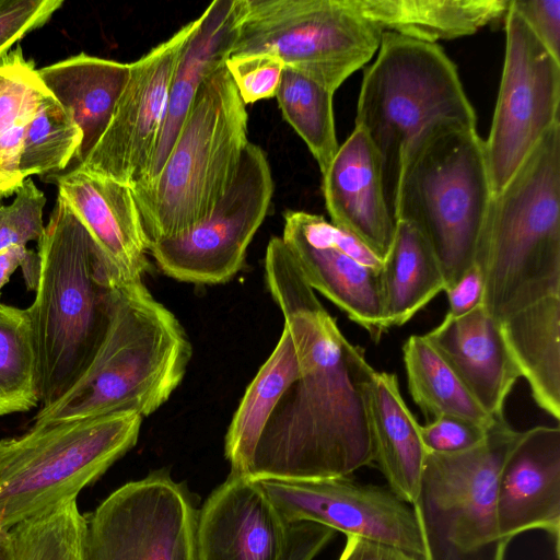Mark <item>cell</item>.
Instances as JSON below:
<instances>
[{"mask_svg": "<svg viewBox=\"0 0 560 560\" xmlns=\"http://www.w3.org/2000/svg\"><path fill=\"white\" fill-rule=\"evenodd\" d=\"M265 273L299 373L266 422L247 476L349 477L374 463L370 404L376 371L342 335L280 236L267 245Z\"/></svg>", "mask_w": 560, "mask_h": 560, "instance_id": "1", "label": "cell"}, {"mask_svg": "<svg viewBox=\"0 0 560 560\" xmlns=\"http://www.w3.org/2000/svg\"><path fill=\"white\" fill-rule=\"evenodd\" d=\"M37 245L39 278L25 313L45 408L62 397L93 360L108 329L117 283L93 237L59 195Z\"/></svg>", "mask_w": 560, "mask_h": 560, "instance_id": "2", "label": "cell"}, {"mask_svg": "<svg viewBox=\"0 0 560 560\" xmlns=\"http://www.w3.org/2000/svg\"><path fill=\"white\" fill-rule=\"evenodd\" d=\"M192 349L176 316L142 278L115 285L106 335L90 365L35 423L158 410L180 384Z\"/></svg>", "mask_w": 560, "mask_h": 560, "instance_id": "3", "label": "cell"}, {"mask_svg": "<svg viewBox=\"0 0 560 560\" xmlns=\"http://www.w3.org/2000/svg\"><path fill=\"white\" fill-rule=\"evenodd\" d=\"M475 264L485 280L482 306L499 322L560 295V124L492 196Z\"/></svg>", "mask_w": 560, "mask_h": 560, "instance_id": "4", "label": "cell"}, {"mask_svg": "<svg viewBox=\"0 0 560 560\" xmlns=\"http://www.w3.org/2000/svg\"><path fill=\"white\" fill-rule=\"evenodd\" d=\"M354 122L378 155L395 217L399 178L411 148L441 125L476 128L477 117L456 66L440 45L384 32L375 60L363 71Z\"/></svg>", "mask_w": 560, "mask_h": 560, "instance_id": "5", "label": "cell"}, {"mask_svg": "<svg viewBox=\"0 0 560 560\" xmlns=\"http://www.w3.org/2000/svg\"><path fill=\"white\" fill-rule=\"evenodd\" d=\"M247 122L224 63L199 86L160 174L131 188L150 245L185 233L211 213L237 173L249 142Z\"/></svg>", "mask_w": 560, "mask_h": 560, "instance_id": "6", "label": "cell"}, {"mask_svg": "<svg viewBox=\"0 0 560 560\" xmlns=\"http://www.w3.org/2000/svg\"><path fill=\"white\" fill-rule=\"evenodd\" d=\"M491 198L483 140L476 128L441 125L408 152L395 217L412 224L431 247L444 291L474 266Z\"/></svg>", "mask_w": 560, "mask_h": 560, "instance_id": "7", "label": "cell"}, {"mask_svg": "<svg viewBox=\"0 0 560 560\" xmlns=\"http://www.w3.org/2000/svg\"><path fill=\"white\" fill-rule=\"evenodd\" d=\"M142 417L135 411L34 423L0 440V530L77 499L130 448Z\"/></svg>", "mask_w": 560, "mask_h": 560, "instance_id": "8", "label": "cell"}, {"mask_svg": "<svg viewBox=\"0 0 560 560\" xmlns=\"http://www.w3.org/2000/svg\"><path fill=\"white\" fill-rule=\"evenodd\" d=\"M523 431L504 418L486 440L460 453L428 452L416 502L425 560H505L510 541L499 532L498 478Z\"/></svg>", "mask_w": 560, "mask_h": 560, "instance_id": "9", "label": "cell"}, {"mask_svg": "<svg viewBox=\"0 0 560 560\" xmlns=\"http://www.w3.org/2000/svg\"><path fill=\"white\" fill-rule=\"evenodd\" d=\"M383 33L351 0H245L229 58L271 54L335 93L374 57Z\"/></svg>", "mask_w": 560, "mask_h": 560, "instance_id": "10", "label": "cell"}, {"mask_svg": "<svg viewBox=\"0 0 560 560\" xmlns=\"http://www.w3.org/2000/svg\"><path fill=\"white\" fill-rule=\"evenodd\" d=\"M493 118L483 150L492 196L512 178L546 132L560 124V60L511 7Z\"/></svg>", "mask_w": 560, "mask_h": 560, "instance_id": "11", "label": "cell"}, {"mask_svg": "<svg viewBox=\"0 0 560 560\" xmlns=\"http://www.w3.org/2000/svg\"><path fill=\"white\" fill-rule=\"evenodd\" d=\"M197 516L186 486L153 471L85 517L84 560H197Z\"/></svg>", "mask_w": 560, "mask_h": 560, "instance_id": "12", "label": "cell"}, {"mask_svg": "<svg viewBox=\"0 0 560 560\" xmlns=\"http://www.w3.org/2000/svg\"><path fill=\"white\" fill-rule=\"evenodd\" d=\"M273 189L265 151L248 142L231 186L211 213L185 233L150 245L160 270L195 284L230 281L243 268L247 247L268 213Z\"/></svg>", "mask_w": 560, "mask_h": 560, "instance_id": "13", "label": "cell"}, {"mask_svg": "<svg viewBox=\"0 0 560 560\" xmlns=\"http://www.w3.org/2000/svg\"><path fill=\"white\" fill-rule=\"evenodd\" d=\"M197 19L130 62L129 79L97 143L77 167L133 187L148 174L179 57Z\"/></svg>", "mask_w": 560, "mask_h": 560, "instance_id": "14", "label": "cell"}, {"mask_svg": "<svg viewBox=\"0 0 560 560\" xmlns=\"http://www.w3.org/2000/svg\"><path fill=\"white\" fill-rule=\"evenodd\" d=\"M289 523L312 522L397 547L425 560L413 508L388 487L349 477L327 479L254 478Z\"/></svg>", "mask_w": 560, "mask_h": 560, "instance_id": "15", "label": "cell"}, {"mask_svg": "<svg viewBox=\"0 0 560 560\" xmlns=\"http://www.w3.org/2000/svg\"><path fill=\"white\" fill-rule=\"evenodd\" d=\"M283 218L281 238L311 288L377 341L387 330L381 288L383 260L322 215L289 210Z\"/></svg>", "mask_w": 560, "mask_h": 560, "instance_id": "16", "label": "cell"}, {"mask_svg": "<svg viewBox=\"0 0 560 560\" xmlns=\"http://www.w3.org/2000/svg\"><path fill=\"white\" fill-rule=\"evenodd\" d=\"M289 524L248 476L230 474L197 516V560H280Z\"/></svg>", "mask_w": 560, "mask_h": 560, "instance_id": "17", "label": "cell"}, {"mask_svg": "<svg viewBox=\"0 0 560 560\" xmlns=\"http://www.w3.org/2000/svg\"><path fill=\"white\" fill-rule=\"evenodd\" d=\"M500 535L511 541L524 532L544 530L560 557V429L523 431L501 468L497 486Z\"/></svg>", "mask_w": 560, "mask_h": 560, "instance_id": "18", "label": "cell"}, {"mask_svg": "<svg viewBox=\"0 0 560 560\" xmlns=\"http://www.w3.org/2000/svg\"><path fill=\"white\" fill-rule=\"evenodd\" d=\"M98 246L116 283L140 279L150 269L149 241L131 187L78 167L55 178Z\"/></svg>", "mask_w": 560, "mask_h": 560, "instance_id": "19", "label": "cell"}, {"mask_svg": "<svg viewBox=\"0 0 560 560\" xmlns=\"http://www.w3.org/2000/svg\"><path fill=\"white\" fill-rule=\"evenodd\" d=\"M322 175L330 222L383 260L393 243L397 221L386 201L378 155L360 128L354 127L339 145Z\"/></svg>", "mask_w": 560, "mask_h": 560, "instance_id": "20", "label": "cell"}, {"mask_svg": "<svg viewBox=\"0 0 560 560\" xmlns=\"http://www.w3.org/2000/svg\"><path fill=\"white\" fill-rule=\"evenodd\" d=\"M493 418H504L505 399L521 374L508 350L501 323L482 305L457 318L445 316L424 335Z\"/></svg>", "mask_w": 560, "mask_h": 560, "instance_id": "21", "label": "cell"}, {"mask_svg": "<svg viewBox=\"0 0 560 560\" xmlns=\"http://www.w3.org/2000/svg\"><path fill=\"white\" fill-rule=\"evenodd\" d=\"M245 0H214L197 18V26L177 62L171 83L167 109L155 152L144 179L151 183L161 172L203 80L229 58Z\"/></svg>", "mask_w": 560, "mask_h": 560, "instance_id": "22", "label": "cell"}, {"mask_svg": "<svg viewBox=\"0 0 560 560\" xmlns=\"http://www.w3.org/2000/svg\"><path fill=\"white\" fill-rule=\"evenodd\" d=\"M37 72L47 91L69 112L82 132L75 158L79 165L105 131L129 79L130 63L81 52Z\"/></svg>", "mask_w": 560, "mask_h": 560, "instance_id": "23", "label": "cell"}, {"mask_svg": "<svg viewBox=\"0 0 560 560\" xmlns=\"http://www.w3.org/2000/svg\"><path fill=\"white\" fill-rule=\"evenodd\" d=\"M374 463L387 487L404 502H416L428 451L420 424L399 390L396 374L376 372L371 390Z\"/></svg>", "mask_w": 560, "mask_h": 560, "instance_id": "24", "label": "cell"}, {"mask_svg": "<svg viewBox=\"0 0 560 560\" xmlns=\"http://www.w3.org/2000/svg\"><path fill=\"white\" fill-rule=\"evenodd\" d=\"M508 350L535 402L560 419V295L547 296L503 319Z\"/></svg>", "mask_w": 560, "mask_h": 560, "instance_id": "25", "label": "cell"}, {"mask_svg": "<svg viewBox=\"0 0 560 560\" xmlns=\"http://www.w3.org/2000/svg\"><path fill=\"white\" fill-rule=\"evenodd\" d=\"M383 32L435 43L472 35L504 16L509 0H351Z\"/></svg>", "mask_w": 560, "mask_h": 560, "instance_id": "26", "label": "cell"}, {"mask_svg": "<svg viewBox=\"0 0 560 560\" xmlns=\"http://www.w3.org/2000/svg\"><path fill=\"white\" fill-rule=\"evenodd\" d=\"M381 288L386 328L410 320L445 283L440 264L422 234L397 221L390 248L383 259Z\"/></svg>", "mask_w": 560, "mask_h": 560, "instance_id": "27", "label": "cell"}, {"mask_svg": "<svg viewBox=\"0 0 560 560\" xmlns=\"http://www.w3.org/2000/svg\"><path fill=\"white\" fill-rule=\"evenodd\" d=\"M298 373L296 350L283 325L276 348L248 385L228 429L224 452L231 465L230 474L248 475L265 424Z\"/></svg>", "mask_w": 560, "mask_h": 560, "instance_id": "28", "label": "cell"}, {"mask_svg": "<svg viewBox=\"0 0 560 560\" xmlns=\"http://www.w3.org/2000/svg\"><path fill=\"white\" fill-rule=\"evenodd\" d=\"M47 89L20 46L0 57V195L22 185L19 163L25 131Z\"/></svg>", "mask_w": 560, "mask_h": 560, "instance_id": "29", "label": "cell"}, {"mask_svg": "<svg viewBox=\"0 0 560 560\" xmlns=\"http://www.w3.org/2000/svg\"><path fill=\"white\" fill-rule=\"evenodd\" d=\"M402 353L409 394L427 418L451 415L487 428L498 420L479 405L424 335H411Z\"/></svg>", "mask_w": 560, "mask_h": 560, "instance_id": "30", "label": "cell"}, {"mask_svg": "<svg viewBox=\"0 0 560 560\" xmlns=\"http://www.w3.org/2000/svg\"><path fill=\"white\" fill-rule=\"evenodd\" d=\"M334 93L284 66L276 94L283 118L307 145L324 174L338 151Z\"/></svg>", "mask_w": 560, "mask_h": 560, "instance_id": "31", "label": "cell"}, {"mask_svg": "<svg viewBox=\"0 0 560 560\" xmlns=\"http://www.w3.org/2000/svg\"><path fill=\"white\" fill-rule=\"evenodd\" d=\"M8 534L11 560H84L85 516L77 499L20 522Z\"/></svg>", "mask_w": 560, "mask_h": 560, "instance_id": "32", "label": "cell"}, {"mask_svg": "<svg viewBox=\"0 0 560 560\" xmlns=\"http://www.w3.org/2000/svg\"><path fill=\"white\" fill-rule=\"evenodd\" d=\"M81 142L79 126L47 91L25 131L19 163L22 178L62 171L77 158Z\"/></svg>", "mask_w": 560, "mask_h": 560, "instance_id": "33", "label": "cell"}, {"mask_svg": "<svg viewBox=\"0 0 560 560\" xmlns=\"http://www.w3.org/2000/svg\"><path fill=\"white\" fill-rule=\"evenodd\" d=\"M39 402L30 324L25 310L0 307V417Z\"/></svg>", "mask_w": 560, "mask_h": 560, "instance_id": "34", "label": "cell"}, {"mask_svg": "<svg viewBox=\"0 0 560 560\" xmlns=\"http://www.w3.org/2000/svg\"><path fill=\"white\" fill-rule=\"evenodd\" d=\"M9 206H0V252L10 246L37 243L44 235L46 198L31 178L24 179Z\"/></svg>", "mask_w": 560, "mask_h": 560, "instance_id": "35", "label": "cell"}, {"mask_svg": "<svg viewBox=\"0 0 560 560\" xmlns=\"http://www.w3.org/2000/svg\"><path fill=\"white\" fill-rule=\"evenodd\" d=\"M225 67L245 105L276 97L284 63L271 54L226 59Z\"/></svg>", "mask_w": 560, "mask_h": 560, "instance_id": "36", "label": "cell"}, {"mask_svg": "<svg viewBox=\"0 0 560 560\" xmlns=\"http://www.w3.org/2000/svg\"><path fill=\"white\" fill-rule=\"evenodd\" d=\"M490 428L462 417L443 415L420 425L419 430L428 452L454 454L468 451L482 443Z\"/></svg>", "mask_w": 560, "mask_h": 560, "instance_id": "37", "label": "cell"}, {"mask_svg": "<svg viewBox=\"0 0 560 560\" xmlns=\"http://www.w3.org/2000/svg\"><path fill=\"white\" fill-rule=\"evenodd\" d=\"M62 4V0H0V57L49 21Z\"/></svg>", "mask_w": 560, "mask_h": 560, "instance_id": "38", "label": "cell"}, {"mask_svg": "<svg viewBox=\"0 0 560 560\" xmlns=\"http://www.w3.org/2000/svg\"><path fill=\"white\" fill-rule=\"evenodd\" d=\"M510 4L550 54L560 60V0H510Z\"/></svg>", "mask_w": 560, "mask_h": 560, "instance_id": "39", "label": "cell"}, {"mask_svg": "<svg viewBox=\"0 0 560 560\" xmlns=\"http://www.w3.org/2000/svg\"><path fill=\"white\" fill-rule=\"evenodd\" d=\"M336 536V530L312 522L292 524L280 560H313Z\"/></svg>", "mask_w": 560, "mask_h": 560, "instance_id": "40", "label": "cell"}, {"mask_svg": "<svg viewBox=\"0 0 560 560\" xmlns=\"http://www.w3.org/2000/svg\"><path fill=\"white\" fill-rule=\"evenodd\" d=\"M448 300L447 317H462L480 305L485 294V280L480 268L474 264L463 277L444 291Z\"/></svg>", "mask_w": 560, "mask_h": 560, "instance_id": "41", "label": "cell"}, {"mask_svg": "<svg viewBox=\"0 0 560 560\" xmlns=\"http://www.w3.org/2000/svg\"><path fill=\"white\" fill-rule=\"evenodd\" d=\"M19 267L22 269L27 290H36L40 271L39 255L26 246L14 245L0 252V298L2 288Z\"/></svg>", "mask_w": 560, "mask_h": 560, "instance_id": "42", "label": "cell"}, {"mask_svg": "<svg viewBox=\"0 0 560 560\" xmlns=\"http://www.w3.org/2000/svg\"><path fill=\"white\" fill-rule=\"evenodd\" d=\"M347 542L338 560H418L392 545L358 535H347Z\"/></svg>", "mask_w": 560, "mask_h": 560, "instance_id": "43", "label": "cell"}, {"mask_svg": "<svg viewBox=\"0 0 560 560\" xmlns=\"http://www.w3.org/2000/svg\"><path fill=\"white\" fill-rule=\"evenodd\" d=\"M0 560H11V547L8 530H0Z\"/></svg>", "mask_w": 560, "mask_h": 560, "instance_id": "44", "label": "cell"}, {"mask_svg": "<svg viewBox=\"0 0 560 560\" xmlns=\"http://www.w3.org/2000/svg\"><path fill=\"white\" fill-rule=\"evenodd\" d=\"M2 198L3 196L0 195V206H2ZM2 303L0 302V307H1Z\"/></svg>", "mask_w": 560, "mask_h": 560, "instance_id": "45", "label": "cell"}]
</instances>
